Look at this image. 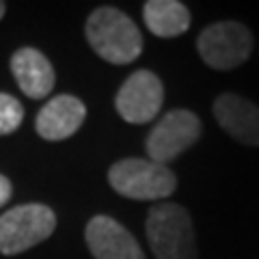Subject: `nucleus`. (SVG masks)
<instances>
[{"mask_svg":"<svg viewBox=\"0 0 259 259\" xmlns=\"http://www.w3.org/2000/svg\"><path fill=\"white\" fill-rule=\"evenodd\" d=\"M84 35L93 52L112 65H127L143 52L139 26L115 7H100L89 15Z\"/></svg>","mask_w":259,"mask_h":259,"instance_id":"nucleus-1","label":"nucleus"},{"mask_svg":"<svg viewBox=\"0 0 259 259\" xmlns=\"http://www.w3.org/2000/svg\"><path fill=\"white\" fill-rule=\"evenodd\" d=\"M147 240L156 259H199L192 218L177 203H156L149 209Z\"/></svg>","mask_w":259,"mask_h":259,"instance_id":"nucleus-2","label":"nucleus"},{"mask_svg":"<svg viewBox=\"0 0 259 259\" xmlns=\"http://www.w3.org/2000/svg\"><path fill=\"white\" fill-rule=\"evenodd\" d=\"M108 182L121 197L134 201L166 199L177 188V177L171 168L149 158H125L115 162L108 171Z\"/></svg>","mask_w":259,"mask_h":259,"instance_id":"nucleus-3","label":"nucleus"},{"mask_svg":"<svg viewBox=\"0 0 259 259\" xmlns=\"http://www.w3.org/2000/svg\"><path fill=\"white\" fill-rule=\"evenodd\" d=\"M56 229V214L44 203H24L0 216V253L20 255L41 244Z\"/></svg>","mask_w":259,"mask_h":259,"instance_id":"nucleus-4","label":"nucleus"},{"mask_svg":"<svg viewBox=\"0 0 259 259\" xmlns=\"http://www.w3.org/2000/svg\"><path fill=\"white\" fill-rule=\"evenodd\" d=\"M197 50L207 67L229 71L244 63L253 50V35L240 22H216L201 30Z\"/></svg>","mask_w":259,"mask_h":259,"instance_id":"nucleus-5","label":"nucleus"},{"mask_svg":"<svg viewBox=\"0 0 259 259\" xmlns=\"http://www.w3.org/2000/svg\"><path fill=\"white\" fill-rule=\"evenodd\" d=\"M201 119L186 108H175L162 117L145 141L149 160L164 164L192 147L201 136Z\"/></svg>","mask_w":259,"mask_h":259,"instance_id":"nucleus-6","label":"nucleus"},{"mask_svg":"<svg viewBox=\"0 0 259 259\" xmlns=\"http://www.w3.org/2000/svg\"><path fill=\"white\" fill-rule=\"evenodd\" d=\"M162 102H164L162 80L149 69H139L117 91L115 108L127 123H147L158 117Z\"/></svg>","mask_w":259,"mask_h":259,"instance_id":"nucleus-7","label":"nucleus"},{"mask_svg":"<svg viewBox=\"0 0 259 259\" xmlns=\"http://www.w3.org/2000/svg\"><path fill=\"white\" fill-rule=\"evenodd\" d=\"M84 240L95 259H145L136 238L110 216H93L84 227Z\"/></svg>","mask_w":259,"mask_h":259,"instance_id":"nucleus-8","label":"nucleus"},{"mask_svg":"<svg viewBox=\"0 0 259 259\" xmlns=\"http://www.w3.org/2000/svg\"><path fill=\"white\" fill-rule=\"evenodd\" d=\"M214 117L231 139L242 145H259V106L236 93H223L214 102Z\"/></svg>","mask_w":259,"mask_h":259,"instance_id":"nucleus-9","label":"nucleus"},{"mask_svg":"<svg viewBox=\"0 0 259 259\" xmlns=\"http://www.w3.org/2000/svg\"><path fill=\"white\" fill-rule=\"evenodd\" d=\"M87 106L74 95H56L37 112L35 130L46 141H65L84 123Z\"/></svg>","mask_w":259,"mask_h":259,"instance_id":"nucleus-10","label":"nucleus"},{"mask_svg":"<svg viewBox=\"0 0 259 259\" xmlns=\"http://www.w3.org/2000/svg\"><path fill=\"white\" fill-rule=\"evenodd\" d=\"M11 74L22 93L30 100H41L50 95L56 82L52 63L37 48H20L11 56Z\"/></svg>","mask_w":259,"mask_h":259,"instance_id":"nucleus-11","label":"nucleus"},{"mask_svg":"<svg viewBox=\"0 0 259 259\" xmlns=\"http://www.w3.org/2000/svg\"><path fill=\"white\" fill-rule=\"evenodd\" d=\"M143 20L156 37H177L184 35L190 26V11L177 0H149L143 7Z\"/></svg>","mask_w":259,"mask_h":259,"instance_id":"nucleus-12","label":"nucleus"},{"mask_svg":"<svg viewBox=\"0 0 259 259\" xmlns=\"http://www.w3.org/2000/svg\"><path fill=\"white\" fill-rule=\"evenodd\" d=\"M24 121V106L9 93H0V136L15 132Z\"/></svg>","mask_w":259,"mask_h":259,"instance_id":"nucleus-13","label":"nucleus"},{"mask_svg":"<svg viewBox=\"0 0 259 259\" xmlns=\"http://www.w3.org/2000/svg\"><path fill=\"white\" fill-rule=\"evenodd\" d=\"M11 192H13V188H11V182L7 180L5 175H0V207H3L7 201L11 199Z\"/></svg>","mask_w":259,"mask_h":259,"instance_id":"nucleus-14","label":"nucleus"},{"mask_svg":"<svg viewBox=\"0 0 259 259\" xmlns=\"http://www.w3.org/2000/svg\"><path fill=\"white\" fill-rule=\"evenodd\" d=\"M5 11H7V5H5V3H0V20L5 18Z\"/></svg>","mask_w":259,"mask_h":259,"instance_id":"nucleus-15","label":"nucleus"}]
</instances>
